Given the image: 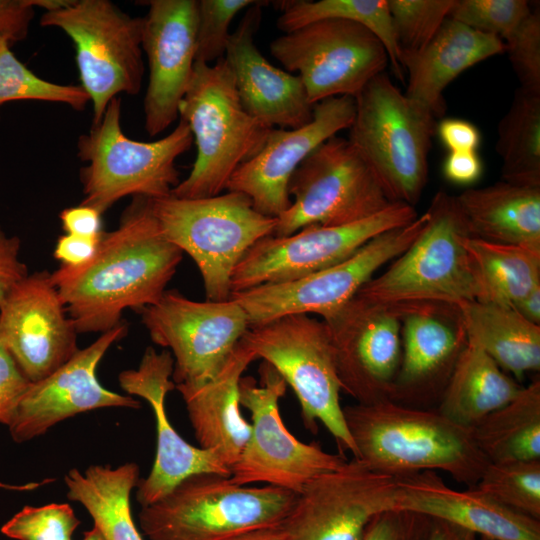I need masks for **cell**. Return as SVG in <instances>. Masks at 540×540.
<instances>
[{
    "mask_svg": "<svg viewBox=\"0 0 540 540\" xmlns=\"http://www.w3.org/2000/svg\"><path fill=\"white\" fill-rule=\"evenodd\" d=\"M120 119L121 100L116 97L77 142V155L87 163L80 172L82 204L102 214L126 196L157 199L170 195L180 182L176 160L193 143L183 120L167 136L143 142L127 137Z\"/></svg>",
    "mask_w": 540,
    "mask_h": 540,
    "instance_id": "7",
    "label": "cell"
},
{
    "mask_svg": "<svg viewBox=\"0 0 540 540\" xmlns=\"http://www.w3.org/2000/svg\"><path fill=\"white\" fill-rule=\"evenodd\" d=\"M355 99L350 143L371 167L392 202L413 206L428 179L436 118L408 98L386 73L370 80Z\"/></svg>",
    "mask_w": 540,
    "mask_h": 540,
    "instance_id": "5",
    "label": "cell"
},
{
    "mask_svg": "<svg viewBox=\"0 0 540 540\" xmlns=\"http://www.w3.org/2000/svg\"><path fill=\"white\" fill-rule=\"evenodd\" d=\"M81 521L67 503L25 506L12 516L1 532L15 540H72Z\"/></svg>",
    "mask_w": 540,
    "mask_h": 540,
    "instance_id": "41",
    "label": "cell"
},
{
    "mask_svg": "<svg viewBox=\"0 0 540 540\" xmlns=\"http://www.w3.org/2000/svg\"><path fill=\"white\" fill-rule=\"evenodd\" d=\"M139 312L152 341L173 355L175 385L211 379L250 328L235 300L194 301L177 290Z\"/></svg>",
    "mask_w": 540,
    "mask_h": 540,
    "instance_id": "16",
    "label": "cell"
},
{
    "mask_svg": "<svg viewBox=\"0 0 540 540\" xmlns=\"http://www.w3.org/2000/svg\"><path fill=\"white\" fill-rule=\"evenodd\" d=\"M455 198L470 237L540 249V188L501 180Z\"/></svg>",
    "mask_w": 540,
    "mask_h": 540,
    "instance_id": "29",
    "label": "cell"
},
{
    "mask_svg": "<svg viewBox=\"0 0 540 540\" xmlns=\"http://www.w3.org/2000/svg\"><path fill=\"white\" fill-rule=\"evenodd\" d=\"M436 132L449 152L476 151L481 134L471 122L458 118H445L436 126Z\"/></svg>",
    "mask_w": 540,
    "mask_h": 540,
    "instance_id": "48",
    "label": "cell"
},
{
    "mask_svg": "<svg viewBox=\"0 0 540 540\" xmlns=\"http://www.w3.org/2000/svg\"><path fill=\"white\" fill-rule=\"evenodd\" d=\"M77 334L48 271L27 274L0 305V340L32 383L79 350Z\"/></svg>",
    "mask_w": 540,
    "mask_h": 540,
    "instance_id": "20",
    "label": "cell"
},
{
    "mask_svg": "<svg viewBox=\"0 0 540 540\" xmlns=\"http://www.w3.org/2000/svg\"><path fill=\"white\" fill-rule=\"evenodd\" d=\"M513 308L526 320L540 326V284L534 286Z\"/></svg>",
    "mask_w": 540,
    "mask_h": 540,
    "instance_id": "53",
    "label": "cell"
},
{
    "mask_svg": "<svg viewBox=\"0 0 540 540\" xmlns=\"http://www.w3.org/2000/svg\"><path fill=\"white\" fill-rule=\"evenodd\" d=\"M182 257L162 234L151 199L135 196L87 263L61 264L51 279L77 333L102 334L122 321L125 309L156 303Z\"/></svg>",
    "mask_w": 540,
    "mask_h": 540,
    "instance_id": "1",
    "label": "cell"
},
{
    "mask_svg": "<svg viewBox=\"0 0 540 540\" xmlns=\"http://www.w3.org/2000/svg\"><path fill=\"white\" fill-rule=\"evenodd\" d=\"M12 101L55 102L84 110L90 99L80 85L40 78L15 56L11 44L0 38V107Z\"/></svg>",
    "mask_w": 540,
    "mask_h": 540,
    "instance_id": "37",
    "label": "cell"
},
{
    "mask_svg": "<svg viewBox=\"0 0 540 540\" xmlns=\"http://www.w3.org/2000/svg\"><path fill=\"white\" fill-rule=\"evenodd\" d=\"M253 0H197L195 62L214 64L224 58L230 24Z\"/></svg>",
    "mask_w": 540,
    "mask_h": 540,
    "instance_id": "42",
    "label": "cell"
},
{
    "mask_svg": "<svg viewBox=\"0 0 540 540\" xmlns=\"http://www.w3.org/2000/svg\"><path fill=\"white\" fill-rule=\"evenodd\" d=\"M243 341L257 358L270 364L294 391L303 423L315 433L320 422L339 453L356 455L340 404L341 385L333 348L323 321L306 314L288 315L250 327Z\"/></svg>",
    "mask_w": 540,
    "mask_h": 540,
    "instance_id": "9",
    "label": "cell"
},
{
    "mask_svg": "<svg viewBox=\"0 0 540 540\" xmlns=\"http://www.w3.org/2000/svg\"><path fill=\"white\" fill-rule=\"evenodd\" d=\"M139 480V467L133 462L117 468L91 465L84 473L71 469L64 476L67 498L87 510L104 540H143L130 504Z\"/></svg>",
    "mask_w": 540,
    "mask_h": 540,
    "instance_id": "32",
    "label": "cell"
},
{
    "mask_svg": "<svg viewBox=\"0 0 540 540\" xmlns=\"http://www.w3.org/2000/svg\"><path fill=\"white\" fill-rule=\"evenodd\" d=\"M227 540H286L284 533L280 527L271 526L255 530H251L239 535H236Z\"/></svg>",
    "mask_w": 540,
    "mask_h": 540,
    "instance_id": "54",
    "label": "cell"
},
{
    "mask_svg": "<svg viewBox=\"0 0 540 540\" xmlns=\"http://www.w3.org/2000/svg\"><path fill=\"white\" fill-rule=\"evenodd\" d=\"M531 12L526 0H455L449 18L505 41Z\"/></svg>",
    "mask_w": 540,
    "mask_h": 540,
    "instance_id": "40",
    "label": "cell"
},
{
    "mask_svg": "<svg viewBox=\"0 0 540 540\" xmlns=\"http://www.w3.org/2000/svg\"><path fill=\"white\" fill-rule=\"evenodd\" d=\"M418 217L413 206L395 202L361 221L341 225L313 224L284 237L258 241L236 266L231 293L263 284L295 280L332 267L377 235L405 226Z\"/></svg>",
    "mask_w": 540,
    "mask_h": 540,
    "instance_id": "15",
    "label": "cell"
},
{
    "mask_svg": "<svg viewBox=\"0 0 540 540\" xmlns=\"http://www.w3.org/2000/svg\"><path fill=\"white\" fill-rule=\"evenodd\" d=\"M174 360L169 350L148 347L137 369L119 374L121 388L130 396L146 400L156 422V453L147 477L137 484L136 500L141 507L162 498L186 477L199 473L230 476V470L213 452L189 444L168 419L165 401L176 388L172 380Z\"/></svg>",
    "mask_w": 540,
    "mask_h": 540,
    "instance_id": "24",
    "label": "cell"
},
{
    "mask_svg": "<svg viewBox=\"0 0 540 540\" xmlns=\"http://www.w3.org/2000/svg\"><path fill=\"white\" fill-rule=\"evenodd\" d=\"M256 354L241 339L219 371L201 384H178L199 447L217 455L230 470L250 436L240 410L239 382Z\"/></svg>",
    "mask_w": 540,
    "mask_h": 540,
    "instance_id": "27",
    "label": "cell"
},
{
    "mask_svg": "<svg viewBox=\"0 0 540 540\" xmlns=\"http://www.w3.org/2000/svg\"><path fill=\"white\" fill-rule=\"evenodd\" d=\"M33 17L31 0H0V38L11 45L25 39Z\"/></svg>",
    "mask_w": 540,
    "mask_h": 540,
    "instance_id": "47",
    "label": "cell"
},
{
    "mask_svg": "<svg viewBox=\"0 0 540 540\" xmlns=\"http://www.w3.org/2000/svg\"><path fill=\"white\" fill-rule=\"evenodd\" d=\"M21 240L8 235L0 225V305L9 292L27 274V266L20 259Z\"/></svg>",
    "mask_w": 540,
    "mask_h": 540,
    "instance_id": "46",
    "label": "cell"
},
{
    "mask_svg": "<svg viewBox=\"0 0 540 540\" xmlns=\"http://www.w3.org/2000/svg\"><path fill=\"white\" fill-rule=\"evenodd\" d=\"M267 3L258 1L246 9L230 35L224 59L239 99L252 117L269 128L295 129L312 121L314 105L300 77L271 64L255 43Z\"/></svg>",
    "mask_w": 540,
    "mask_h": 540,
    "instance_id": "25",
    "label": "cell"
},
{
    "mask_svg": "<svg viewBox=\"0 0 540 540\" xmlns=\"http://www.w3.org/2000/svg\"><path fill=\"white\" fill-rule=\"evenodd\" d=\"M455 0H387L400 59L424 49L440 30ZM401 65V64H400Z\"/></svg>",
    "mask_w": 540,
    "mask_h": 540,
    "instance_id": "39",
    "label": "cell"
},
{
    "mask_svg": "<svg viewBox=\"0 0 540 540\" xmlns=\"http://www.w3.org/2000/svg\"><path fill=\"white\" fill-rule=\"evenodd\" d=\"M102 235L100 237H84L66 233L58 238L53 253L54 257L62 265H83L94 256Z\"/></svg>",
    "mask_w": 540,
    "mask_h": 540,
    "instance_id": "51",
    "label": "cell"
},
{
    "mask_svg": "<svg viewBox=\"0 0 540 540\" xmlns=\"http://www.w3.org/2000/svg\"><path fill=\"white\" fill-rule=\"evenodd\" d=\"M522 388L491 357L467 342L436 408L454 423L471 429Z\"/></svg>",
    "mask_w": 540,
    "mask_h": 540,
    "instance_id": "31",
    "label": "cell"
},
{
    "mask_svg": "<svg viewBox=\"0 0 540 540\" xmlns=\"http://www.w3.org/2000/svg\"><path fill=\"white\" fill-rule=\"evenodd\" d=\"M432 523L426 515L392 508L371 520L361 540H429Z\"/></svg>",
    "mask_w": 540,
    "mask_h": 540,
    "instance_id": "44",
    "label": "cell"
},
{
    "mask_svg": "<svg viewBox=\"0 0 540 540\" xmlns=\"http://www.w3.org/2000/svg\"><path fill=\"white\" fill-rule=\"evenodd\" d=\"M143 17L142 50L149 80L144 97L145 129L153 137L179 116L196 55L197 0H151Z\"/></svg>",
    "mask_w": 540,
    "mask_h": 540,
    "instance_id": "23",
    "label": "cell"
},
{
    "mask_svg": "<svg viewBox=\"0 0 540 540\" xmlns=\"http://www.w3.org/2000/svg\"><path fill=\"white\" fill-rule=\"evenodd\" d=\"M260 382L242 377L240 405L250 411L251 432L230 480L240 486L265 483L296 494L314 478L342 466L346 457L326 452L316 443H304L285 426L279 401L287 384L267 362L259 368Z\"/></svg>",
    "mask_w": 540,
    "mask_h": 540,
    "instance_id": "12",
    "label": "cell"
},
{
    "mask_svg": "<svg viewBox=\"0 0 540 540\" xmlns=\"http://www.w3.org/2000/svg\"><path fill=\"white\" fill-rule=\"evenodd\" d=\"M479 540H493V539H489V538H485V537H479Z\"/></svg>",
    "mask_w": 540,
    "mask_h": 540,
    "instance_id": "56",
    "label": "cell"
},
{
    "mask_svg": "<svg viewBox=\"0 0 540 540\" xmlns=\"http://www.w3.org/2000/svg\"><path fill=\"white\" fill-rule=\"evenodd\" d=\"M82 540H104L99 530L93 526L92 529L84 533Z\"/></svg>",
    "mask_w": 540,
    "mask_h": 540,
    "instance_id": "55",
    "label": "cell"
},
{
    "mask_svg": "<svg viewBox=\"0 0 540 540\" xmlns=\"http://www.w3.org/2000/svg\"><path fill=\"white\" fill-rule=\"evenodd\" d=\"M127 332L128 325L122 320L50 375L31 382L8 426L12 439L17 443L30 441L67 418L99 408H140L141 403L133 396L104 388L96 377L105 353Z\"/></svg>",
    "mask_w": 540,
    "mask_h": 540,
    "instance_id": "19",
    "label": "cell"
},
{
    "mask_svg": "<svg viewBox=\"0 0 540 540\" xmlns=\"http://www.w3.org/2000/svg\"><path fill=\"white\" fill-rule=\"evenodd\" d=\"M503 43L520 87L540 93L539 11H532Z\"/></svg>",
    "mask_w": 540,
    "mask_h": 540,
    "instance_id": "43",
    "label": "cell"
},
{
    "mask_svg": "<svg viewBox=\"0 0 540 540\" xmlns=\"http://www.w3.org/2000/svg\"><path fill=\"white\" fill-rule=\"evenodd\" d=\"M429 540H479V538L468 530L442 520L433 519Z\"/></svg>",
    "mask_w": 540,
    "mask_h": 540,
    "instance_id": "52",
    "label": "cell"
},
{
    "mask_svg": "<svg viewBox=\"0 0 540 540\" xmlns=\"http://www.w3.org/2000/svg\"><path fill=\"white\" fill-rule=\"evenodd\" d=\"M45 27H56L70 37L81 87L93 108V123L120 93H139L143 75V18L132 17L108 0L72 1L45 11Z\"/></svg>",
    "mask_w": 540,
    "mask_h": 540,
    "instance_id": "10",
    "label": "cell"
},
{
    "mask_svg": "<svg viewBox=\"0 0 540 540\" xmlns=\"http://www.w3.org/2000/svg\"><path fill=\"white\" fill-rule=\"evenodd\" d=\"M296 498L284 488L240 486L230 476L199 473L141 507L138 519L149 540H227L280 525Z\"/></svg>",
    "mask_w": 540,
    "mask_h": 540,
    "instance_id": "4",
    "label": "cell"
},
{
    "mask_svg": "<svg viewBox=\"0 0 540 540\" xmlns=\"http://www.w3.org/2000/svg\"><path fill=\"white\" fill-rule=\"evenodd\" d=\"M277 4L281 10L277 27L284 33L324 19H345L363 25L381 40L394 73L404 80L387 0H294Z\"/></svg>",
    "mask_w": 540,
    "mask_h": 540,
    "instance_id": "36",
    "label": "cell"
},
{
    "mask_svg": "<svg viewBox=\"0 0 540 540\" xmlns=\"http://www.w3.org/2000/svg\"><path fill=\"white\" fill-rule=\"evenodd\" d=\"M471 432L489 462L540 460L539 378L476 423Z\"/></svg>",
    "mask_w": 540,
    "mask_h": 540,
    "instance_id": "34",
    "label": "cell"
},
{
    "mask_svg": "<svg viewBox=\"0 0 540 540\" xmlns=\"http://www.w3.org/2000/svg\"><path fill=\"white\" fill-rule=\"evenodd\" d=\"M151 204L164 237L197 265L210 301L230 299L236 266L258 241L273 235L277 223L235 191L203 198L170 194Z\"/></svg>",
    "mask_w": 540,
    "mask_h": 540,
    "instance_id": "6",
    "label": "cell"
},
{
    "mask_svg": "<svg viewBox=\"0 0 540 540\" xmlns=\"http://www.w3.org/2000/svg\"><path fill=\"white\" fill-rule=\"evenodd\" d=\"M179 117L188 125L197 153L189 175L171 191L178 198L221 194L233 173L260 151L272 129L245 110L224 58L214 64L195 62Z\"/></svg>",
    "mask_w": 540,
    "mask_h": 540,
    "instance_id": "3",
    "label": "cell"
},
{
    "mask_svg": "<svg viewBox=\"0 0 540 540\" xmlns=\"http://www.w3.org/2000/svg\"><path fill=\"white\" fill-rule=\"evenodd\" d=\"M476 301L514 307L540 284V249L467 237Z\"/></svg>",
    "mask_w": 540,
    "mask_h": 540,
    "instance_id": "33",
    "label": "cell"
},
{
    "mask_svg": "<svg viewBox=\"0 0 540 540\" xmlns=\"http://www.w3.org/2000/svg\"><path fill=\"white\" fill-rule=\"evenodd\" d=\"M30 384L0 340V424L9 426Z\"/></svg>",
    "mask_w": 540,
    "mask_h": 540,
    "instance_id": "45",
    "label": "cell"
},
{
    "mask_svg": "<svg viewBox=\"0 0 540 540\" xmlns=\"http://www.w3.org/2000/svg\"><path fill=\"white\" fill-rule=\"evenodd\" d=\"M395 508L410 510L493 540H540V521L478 490L453 489L436 471L397 477Z\"/></svg>",
    "mask_w": 540,
    "mask_h": 540,
    "instance_id": "26",
    "label": "cell"
},
{
    "mask_svg": "<svg viewBox=\"0 0 540 540\" xmlns=\"http://www.w3.org/2000/svg\"><path fill=\"white\" fill-rule=\"evenodd\" d=\"M354 116L353 97H333L314 105L308 124L272 128L260 151L233 173L226 189L245 194L257 212L277 219L291 205L288 187L293 173L320 144L349 129Z\"/></svg>",
    "mask_w": 540,
    "mask_h": 540,
    "instance_id": "22",
    "label": "cell"
},
{
    "mask_svg": "<svg viewBox=\"0 0 540 540\" xmlns=\"http://www.w3.org/2000/svg\"><path fill=\"white\" fill-rule=\"evenodd\" d=\"M427 212L411 223L383 232L348 259L316 273L281 283L232 292L250 327L288 315L317 314L323 319L347 303L384 264L402 254L426 225Z\"/></svg>",
    "mask_w": 540,
    "mask_h": 540,
    "instance_id": "13",
    "label": "cell"
},
{
    "mask_svg": "<svg viewBox=\"0 0 540 540\" xmlns=\"http://www.w3.org/2000/svg\"><path fill=\"white\" fill-rule=\"evenodd\" d=\"M395 305L400 311L401 357L390 400L436 408L467 344L459 309L433 302Z\"/></svg>",
    "mask_w": 540,
    "mask_h": 540,
    "instance_id": "21",
    "label": "cell"
},
{
    "mask_svg": "<svg viewBox=\"0 0 540 540\" xmlns=\"http://www.w3.org/2000/svg\"><path fill=\"white\" fill-rule=\"evenodd\" d=\"M442 170L449 182L467 186L480 179L483 164L476 151L449 152L443 162Z\"/></svg>",
    "mask_w": 540,
    "mask_h": 540,
    "instance_id": "50",
    "label": "cell"
},
{
    "mask_svg": "<svg viewBox=\"0 0 540 540\" xmlns=\"http://www.w3.org/2000/svg\"><path fill=\"white\" fill-rule=\"evenodd\" d=\"M343 415L356 448L353 458L394 477L439 470L471 487L489 463L471 429L454 423L437 408L385 400L347 405Z\"/></svg>",
    "mask_w": 540,
    "mask_h": 540,
    "instance_id": "2",
    "label": "cell"
},
{
    "mask_svg": "<svg viewBox=\"0 0 540 540\" xmlns=\"http://www.w3.org/2000/svg\"><path fill=\"white\" fill-rule=\"evenodd\" d=\"M294 200L277 218L273 235L289 236L313 224L341 226L371 217L392 202L377 176L348 139L332 136L293 173Z\"/></svg>",
    "mask_w": 540,
    "mask_h": 540,
    "instance_id": "11",
    "label": "cell"
},
{
    "mask_svg": "<svg viewBox=\"0 0 540 540\" xmlns=\"http://www.w3.org/2000/svg\"><path fill=\"white\" fill-rule=\"evenodd\" d=\"M425 227L378 277L356 293L379 304L459 303L475 300L465 248L469 236L455 196L438 191L426 211Z\"/></svg>",
    "mask_w": 540,
    "mask_h": 540,
    "instance_id": "8",
    "label": "cell"
},
{
    "mask_svg": "<svg viewBox=\"0 0 540 540\" xmlns=\"http://www.w3.org/2000/svg\"><path fill=\"white\" fill-rule=\"evenodd\" d=\"M323 322L341 390L360 404L390 400L401 357L398 305L371 302L355 294Z\"/></svg>",
    "mask_w": 540,
    "mask_h": 540,
    "instance_id": "18",
    "label": "cell"
},
{
    "mask_svg": "<svg viewBox=\"0 0 540 540\" xmlns=\"http://www.w3.org/2000/svg\"><path fill=\"white\" fill-rule=\"evenodd\" d=\"M467 342L491 357L520 382L528 372L540 370V326L514 308L476 300L456 305Z\"/></svg>",
    "mask_w": 540,
    "mask_h": 540,
    "instance_id": "30",
    "label": "cell"
},
{
    "mask_svg": "<svg viewBox=\"0 0 540 540\" xmlns=\"http://www.w3.org/2000/svg\"><path fill=\"white\" fill-rule=\"evenodd\" d=\"M505 52L503 41L447 18L438 33L420 52L400 59L408 72L405 95L435 118L446 110L445 88L462 72Z\"/></svg>",
    "mask_w": 540,
    "mask_h": 540,
    "instance_id": "28",
    "label": "cell"
},
{
    "mask_svg": "<svg viewBox=\"0 0 540 540\" xmlns=\"http://www.w3.org/2000/svg\"><path fill=\"white\" fill-rule=\"evenodd\" d=\"M497 133L502 180L540 188V93L519 87Z\"/></svg>",
    "mask_w": 540,
    "mask_h": 540,
    "instance_id": "35",
    "label": "cell"
},
{
    "mask_svg": "<svg viewBox=\"0 0 540 540\" xmlns=\"http://www.w3.org/2000/svg\"><path fill=\"white\" fill-rule=\"evenodd\" d=\"M397 477L356 458L307 483L280 527L286 540H361L371 520L395 508Z\"/></svg>",
    "mask_w": 540,
    "mask_h": 540,
    "instance_id": "17",
    "label": "cell"
},
{
    "mask_svg": "<svg viewBox=\"0 0 540 540\" xmlns=\"http://www.w3.org/2000/svg\"><path fill=\"white\" fill-rule=\"evenodd\" d=\"M59 218L68 234L84 237H100L103 231L102 213L97 209L80 204L62 210Z\"/></svg>",
    "mask_w": 540,
    "mask_h": 540,
    "instance_id": "49",
    "label": "cell"
},
{
    "mask_svg": "<svg viewBox=\"0 0 540 540\" xmlns=\"http://www.w3.org/2000/svg\"><path fill=\"white\" fill-rule=\"evenodd\" d=\"M269 50L288 72H296L309 101L358 93L383 73L388 53L381 40L363 25L324 19L284 33Z\"/></svg>",
    "mask_w": 540,
    "mask_h": 540,
    "instance_id": "14",
    "label": "cell"
},
{
    "mask_svg": "<svg viewBox=\"0 0 540 540\" xmlns=\"http://www.w3.org/2000/svg\"><path fill=\"white\" fill-rule=\"evenodd\" d=\"M474 487L540 521V460L489 462Z\"/></svg>",
    "mask_w": 540,
    "mask_h": 540,
    "instance_id": "38",
    "label": "cell"
}]
</instances>
